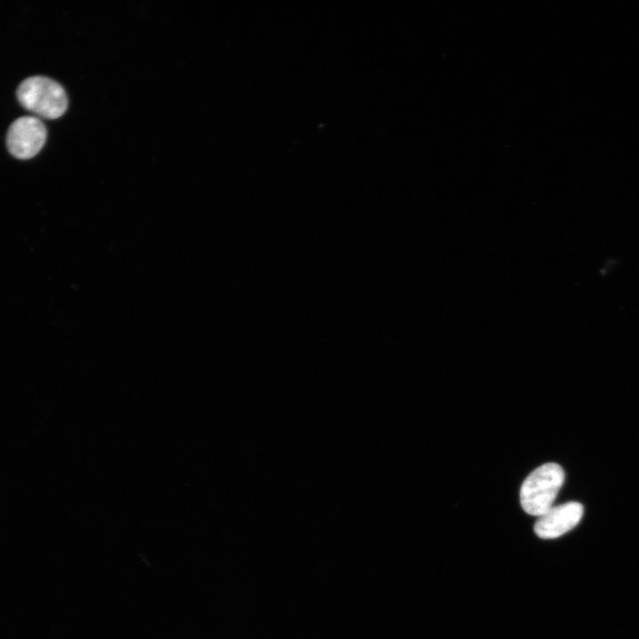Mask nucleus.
<instances>
[{
  "mask_svg": "<svg viewBox=\"0 0 639 639\" xmlns=\"http://www.w3.org/2000/svg\"><path fill=\"white\" fill-rule=\"evenodd\" d=\"M564 481L563 468L555 462L535 469L525 479L520 490V502L529 515L539 517L553 506Z\"/></svg>",
  "mask_w": 639,
  "mask_h": 639,
  "instance_id": "1",
  "label": "nucleus"
},
{
  "mask_svg": "<svg viewBox=\"0 0 639 639\" xmlns=\"http://www.w3.org/2000/svg\"><path fill=\"white\" fill-rule=\"evenodd\" d=\"M46 138V128L39 118L22 116L10 125L6 135V146L12 156L27 160L40 152Z\"/></svg>",
  "mask_w": 639,
  "mask_h": 639,
  "instance_id": "3",
  "label": "nucleus"
},
{
  "mask_svg": "<svg viewBox=\"0 0 639 639\" xmlns=\"http://www.w3.org/2000/svg\"><path fill=\"white\" fill-rule=\"evenodd\" d=\"M582 516L583 506L576 501L552 506L538 517L534 532L541 539L558 538L573 529Z\"/></svg>",
  "mask_w": 639,
  "mask_h": 639,
  "instance_id": "4",
  "label": "nucleus"
},
{
  "mask_svg": "<svg viewBox=\"0 0 639 639\" xmlns=\"http://www.w3.org/2000/svg\"><path fill=\"white\" fill-rule=\"evenodd\" d=\"M17 98L28 111L46 119H57L67 109L68 99L63 87L45 76H31L19 85Z\"/></svg>",
  "mask_w": 639,
  "mask_h": 639,
  "instance_id": "2",
  "label": "nucleus"
}]
</instances>
